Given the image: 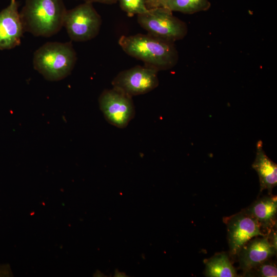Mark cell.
<instances>
[{
    "instance_id": "11",
    "label": "cell",
    "mask_w": 277,
    "mask_h": 277,
    "mask_svg": "<svg viewBox=\"0 0 277 277\" xmlns=\"http://www.w3.org/2000/svg\"><path fill=\"white\" fill-rule=\"evenodd\" d=\"M263 142L259 140L256 146V155L252 167L257 172L260 181V190L271 192L277 185V165L265 153Z\"/></svg>"
},
{
    "instance_id": "7",
    "label": "cell",
    "mask_w": 277,
    "mask_h": 277,
    "mask_svg": "<svg viewBox=\"0 0 277 277\" xmlns=\"http://www.w3.org/2000/svg\"><path fill=\"white\" fill-rule=\"evenodd\" d=\"M159 71L146 65H137L118 73L112 80V85L131 97L144 94L158 86Z\"/></svg>"
},
{
    "instance_id": "17",
    "label": "cell",
    "mask_w": 277,
    "mask_h": 277,
    "mask_svg": "<svg viewBox=\"0 0 277 277\" xmlns=\"http://www.w3.org/2000/svg\"><path fill=\"white\" fill-rule=\"evenodd\" d=\"M162 0H145L148 9L159 7L160 3Z\"/></svg>"
},
{
    "instance_id": "12",
    "label": "cell",
    "mask_w": 277,
    "mask_h": 277,
    "mask_svg": "<svg viewBox=\"0 0 277 277\" xmlns=\"http://www.w3.org/2000/svg\"><path fill=\"white\" fill-rule=\"evenodd\" d=\"M256 220L261 227L270 229L275 225L277 214L276 196H264L254 202L245 211Z\"/></svg>"
},
{
    "instance_id": "16",
    "label": "cell",
    "mask_w": 277,
    "mask_h": 277,
    "mask_svg": "<svg viewBox=\"0 0 277 277\" xmlns=\"http://www.w3.org/2000/svg\"><path fill=\"white\" fill-rule=\"evenodd\" d=\"M251 270H254V274L257 276H277V268L276 265L274 263L269 262L268 260L262 263Z\"/></svg>"
},
{
    "instance_id": "1",
    "label": "cell",
    "mask_w": 277,
    "mask_h": 277,
    "mask_svg": "<svg viewBox=\"0 0 277 277\" xmlns=\"http://www.w3.org/2000/svg\"><path fill=\"white\" fill-rule=\"evenodd\" d=\"M118 43L128 55L142 61L145 65L160 70L170 69L179 60L174 42L149 34L122 35Z\"/></svg>"
},
{
    "instance_id": "19",
    "label": "cell",
    "mask_w": 277,
    "mask_h": 277,
    "mask_svg": "<svg viewBox=\"0 0 277 277\" xmlns=\"http://www.w3.org/2000/svg\"><path fill=\"white\" fill-rule=\"evenodd\" d=\"M85 1V2L89 3H100L105 4H113L118 2V0H83Z\"/></svg>"
},
{
    "instance_id": "4",
    "label": "cell",
    "mask_w": 277,
    "mask_h": 277,
    "mask_svg": "<svg viewBox=\"0 0 277 277\" xmlns=\"http://www.w3.org/2000/svg\"><path fill=\"white\" fill-rule=\"evenodd\" d=\"M137 20L148 34L174 43L184 38L188 32L185 22L163 7L152 8L145 13L137 15Z\"/></svg>"
},
{
    "instance_id": "14",
    "label": "cell",
    "mask_w": 277,
    "mask_h": 277,
    "mask_svg": "<svg viewBox=\"0 0 277 277\" xmlns=\"http://www.w3.org/2000/svg\"><path fill=\"white\" fill-rule=\"evenodd\" d=\"M210 6L209 0H162L159 5V7H165L172 12L188 14L206 11Z\"/></svg>"
},
{
    "instance_id": "10",
    "label": "cell",
    "mask_w": 277,
    "mask_h": 277,
    "mask_svg": "<svg viewBox=\"0 0 277 277\" xmlns=\"http://www.w3.org/2000/svg\"><path fill=\"white\" fill-rule=\"evenodd\" d=\"M276 250L270 243L269 238L255 239L246 243L240 250L239 255L241 268L245 273L275 254Z\"/></svg>"
},
{
    "instance_id": "2",
    "label": "cell",
    "mask_w": 277,
    "mask_h": 277,
    "mask_svg": "<svg viewBox=\"0 0 277 277\" xmlns=\"http://www.w3.org/2000/svg\"><path fill=\"white\" fill-rule=\"evenodd\" d=\"M66 11L63 0H26L19 14L25 32L50 37L63 27Z\"/></svg>"
},
{
    "instance_id": "3",
    "label": "cell",
    "mask_w": 277,
    "mask_h": 277,
    "mask_svg": "<svg viewBox=\"0 0 277 277\" xmlns=\"http://www.w3.org/2000/svg\"><path fill=\"white\" fill-rule=\"evenodd\" d=\"M76 60L71 42H47L34 52L33 65L46 80L58 81L70 74Z\"/></svg>"
},
{
    "instance_id": "9",
    "label": "cell",
    "mask_w": 277,
    "mask_h": 277,
    "mask_svg": "<svg viewBox=\"0 0 277 277\" xmlns=\"http://www.w3.org/2000/svg\"><path fill=\"white\" fill-rule=\"evenodd\" d=\"M25 32L16 0L0 12V50H9L19 46Z\"/></svg>"
},
{
    "instance_id": "18",
    "label": "cell",
    "mask_w": 277,
    "mask_h": 277,
    "mask_svg": "<svg viewBox=\"0 0 277 277\" xmlns=\"http://www.w3.org/2000/svg\"><path fill=\"white\" fill-rule=\"evenodd\" d=\"M270 242L274 248L277 250V245H276V231L273 230L272 231H270Z\"/></svg>"
},
{
    "instance_id": "6",
    "label": "cell",
    "mask_w": 277,
    "mask_h": 277,
    "mask_svg": "<svg viewBox=\"0 0 277 277\" xmlns=\"http://www.w3.org/2000/svg\"><path fill=\"white\" fill-rule=\"evenodd\" d=\"M98 104L105 120L118 128H126L135 116L132 97L113 87L101 93Z\"/></svg>"
},
{
    "instance_id": "8",
    "label": "cell",
    "mask_w": 277,
    "mask_h": 277,
    "mask_svg": "<svg viewBox=\"0 0 277 277\" xmlns=\"http://www.w3.org/2000/svg\"><path fill=\"white\" fill-rule=\"evenodd\" d=\"M227 230L230 252L232 255L238 254L241 248L252 238L263 235L258 222L246 211L230 218Z\"/></svg>"
},
{
    "instance_id": "15",
    "label": "cell",
    "mask_w": 277,
    "mask_h": 277,
    "mask_svg": "<svg viewBox=\"0 0 277 277\" xmlns=\"http://www.w3.org/2000/svg\"><path fill=\"white\" fill-rule=\"evenodd\" d=\"M121 9L129 16L147 12L145 0H118Z\"/></svg>"
},
{
    "instance_id": "5",
    "label": "cell",
    "mask_w": 277,
    "mask_h": 277,
    "mask_svg": "<svg viewBox=\"0 0 277 277\" xmlns=\"http://www.w3.org/2000/svg\"><path fill=\"white\" fill-rule=\"evenodd\" d=\"M102 18L92 4L85 2L67 10L63 27L68 36L75 42H86L95 37L102 25Z\"/></svg>"
},
{
    "instance_id": "13",
    "label": "cell",
    "mask_w": 277,
    "mask_h": 277,
    "mask_svg": "<svg viewBox=\"0 0 277 277\" xmlns=\"http://www.w3.org/2000/svg\"><path fill=\"white\" fill-rule=\"evenodd\" d=\"M206 275L209 277H235L236 272L228 256L224 253L215 255L206 264Z\"/></svg>"
}]
</instances>
